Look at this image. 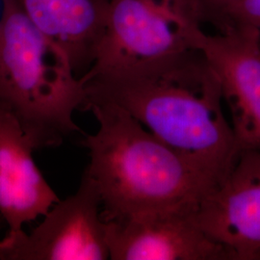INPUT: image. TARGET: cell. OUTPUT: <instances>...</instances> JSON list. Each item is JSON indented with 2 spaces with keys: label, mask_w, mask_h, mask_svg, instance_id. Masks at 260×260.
Segmentation results:
<instances>
[{
  "label": "cell",
  "mask_w": 260,
  "mask_h": 260,
  "mask_svg": "<svg viewBox=\"0 0 260 260\" xmlns=\"http://www.w3.org/2000/svg\"><path fill=\"white\" fill-rule=\"evenodd\" d=\"M233 24H245L260 30V0H239L231 15Z\"/></svg>",
  "instance_id": "obj_12"
},
{
  "label": "cell",
  "mask_w": 260,
  "mask_h": 260,
  "mask_svg": "<svg viewBox=\"0 0 260 260\" xmlns=\"http://www.w3.org/2000/svg\"><path fill=\"white\" fill-rule=\"evenodd\" d=\"M34 151L18 121L0 112V215L9 234L45 216L60 200L38 167Z\"/></svg>",
  "instance_id": "obj_9"
},
{
  "label": "cell",
  "mask_w": 260,
  "mask_h": 260,
  "mask_svg": "<svg viewBox=\"0 0 260 260\" xmlns=\"http://www.w3.org/2000/svg\"><path fill=\"white\" fill-rule=\"evenodd\" d=\"M194 218L234 260L260 259V151L241 150L229 174L198 205Z\"/></svg>",
  "instance_id": "obj_8"
},
{
  "label": "cell",
  "mask_w": 260,
  "mask_h": 260,
  "mask_svg": "<svg viewBox=\"0 0 260 260\" xmlns=\"http://www.w3.org/2000/svg\"><path fill=\"white\" fill-rule=\"evenodd\" d=\"M43 218L30 233H6L0 260L110 259L102 198L86 174L75 193L59 200Z\"/></svg>",
  "instance_id": "obj_5"
},
{
  "label": "cell",
  "mask_w": 260,
  "mask_h": 260,
  "mask_svg": "<svg viewBox=\"0 0 260 260\" xmlns=\"http://www.w3.org/2000/svg\"><path fill=\"white\" fill-rule=\"evenodd\" d=\"M85 100L83 80L65 52L15 0H2L0 112L18 121L35 150L57 148L81 131L74 116Z\"/></svg>",
  "instance_id": "obj_3"
},
{
  "label": "cell",
  "mask_w": 260,
  "mask_h": 260,
  "mask_svg": "<svg viewBox=\"0 0 260 260\" xmlns=\"http://www.w3.org/2000/svg\"><path fill=\"white\" fill-rule=\"evenodd\" d=\"M199 48L218 76L239 148L260 151L259 29L233 24L205 33Z\"/></svg>",
  "instance_id": "obj_7"
},
{
  "label": "cell",
  "mask_w": 260,
  "mask_h": 260,
  "mask_svg": "<svg viewBox=\"0 0 260 260\" xmlns=\"http://www.w3.org/2000/svg\"><path fill=\"white\" fill-rule=\"evenodd\" d=\"M28 19L69 57L77 76L93 65L110 0H15Z\"/></svg>",
  "instance_id": "obj_10"
},
{
  "label": "cell",
  "mask_w": 260,
  "mask_h": 260,
  "mask_svg": "<svg viewBox=\"0 0 260 260\" xmlns=\"http://www.w3.org/2000/svg\"><path fill=\"white\" fill-rule=\"evenodd\" d=\"M196 209L141 212L105 221L110 259L234 260L229 249L199 226Z\"/></svg>",
  "instance_id": "obj_6"
},
{
  "label": "cell",
  "mask_w": 260,
  "mask_h": 260,
  "mask_svg": "<svg viewBox=\"0 0 260 260\" xmlns=\"http://www.w3.org/2000/svg\"><path fill=\"white\" fill-rule=\"evenodd\" d=\"M203 24L197 0H110L103 37L85 75L119 72L200 49Z\"/></svg>",
  "instance_id": "obj_4"
},
{
  "label": "cell",
  "mask_w": 260,
  "mask_h": 260,
  "mask_svg": "<svg viewBox=\"0 0 260 260\" xmlns=\"http://www.w3.org/2000/svg\"><path fill=\"white\" fill-rule=\"evenodd\" d=\"M204 23L211 24L217 32L231 26V15L239 0H197Z\"/></svg>",
  "instance_id": "obj_11"
},
{
  "label": "cell",
  "mask_w": 260,
  "mask_h": 260,
  "mask_svg": "<svg viewBox=\"0 0 260 260\" xmlns=\"http://www.w3.org/2000/svg\"><path fill=\"white\" fill-rule=\"evenodd\" d=\"M99 123L81 141L89 152L84 174L99 188L104 221L132 214L196 209L217 181L110 103L88 102Z\"/></svg>",
  "instance_id": "obj_2"
},
{
  "label": "cell",
  "mask_w": 260,
  "mask_h": 260,
  "mask_svg": "<svg viewBox=\"0 0 260 260\" xmlns=\"http://www.w3.org/2000/svg\"><path fill=\"white\" fill-rule=\"evenodd\" d=\"M81 78L85 103L121 107L217 183L241 152L223 114L220 81L201 49Z\"/></svg>",
  "instance_id": "obj_1"
}]
</instances>
